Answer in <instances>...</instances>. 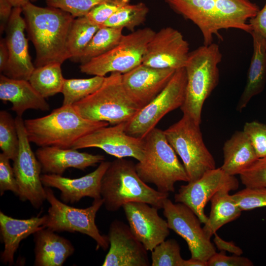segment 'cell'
<instances>
[{"label": "cell", "mask_w": 266, "mask_h": 266, "mask_svg": "<svg viewBox=\"0 0 266 266\" xmlns=\"http://www.w3.org/2000/svg\"><path fill=\"white\" fill-rule=\"evenodd\" d=\"M175 13L192 22L200 31L203 45L213 43V36L223 40V29H235L250 34L247 21L255 16L260 8L251 0H164Z\"/></svg>", "instance_id": "6da1fadb"}, {"label": "cell", "mask_w": 266, "mask_h": 266, "mask_svg": "<svg viewBox=\"0 0 266 266\" xmlns=\"http://www.w3.org/2000/svg\"><path fill=\"white\" fill-rule=\"evenodd\" d=\"M29 39L35 48V67L70 59L67 40L74 19L61 9L29 2L22 7Z\"/></svg>", "instance_id": "7a4b0ae2"}, {"label": "cell", "mask_w": 266, "mask_h": 266, "mask_svg": "<svg viewBox=\"0 0 266 266\" xmlns=\"http://www.w3.org/2000/svg\"><path fill=\"white\" fill-rule=\"evenodd\" d=\"M100 196L106 209L116 211L131 202L147 203L162 209L169 193L149 186L138 176L135 164L124 158L110 162L100 184Z\"/></svg>", "instance_id": "3957f363"}, {"label": "cell", "mask_w": 266, "mask_h": 266, "mask_svg": "<svg viewBox=\"0 0 266 266\" xmlns=\"http://www.w3.org/2000/svg\"><path fill=\"white\" fill-rule=\"evenodd\" d=\"M24 125L30 142L39 147L70 148L82 137L109 123L86 119L72 105H62L47 115L25 120Z\"/></svg>", "instance_id": "277c9868"}, {"label": "cell", "mask_w": 266, "mask_h": 266, "mask_svg": "<svg viewBox=\"0 0 266 266\" xmlns=\"http://www.w3.org/2000/svg\"><path fill=\"white\" fill-rule=\"evenodd\" d=\"M222 59L219 46L214 43L189 53L184 67L187 75L185 100L180 108L183 114L199 125L203 104L218 84V65Z\"/></svg>", "instance_id": "5b68a950"}, {"label": "cell", "mask_w": 266, "mask_h": 266, "mask_svg": "<svg viewBox=\"0 0 266 266\" xmlns=\"http://www.w3.org/2000/svg\"><path fill=\"white\" fill-rule=\"evenodd\" d=\"M142 159L135 164L139 177L146 183L154 184L160 192H174L178 181L189 179L183 164L168 142L164 131L156 127L143 138Z\"/></svg>", "instance_id": "8992f818"}, {"label": "cell", "mask_w": 266, "mask_h": 266, "mask_svg": "<svg viewBox=\"0 0 266 266\" xmlns=\"http://www.w3.org/2000/svg\"><path fill=\"white\" fill-rule=\"evenodd\" d=\"M122 76L119 72L105 76L97 90L72 105L75 110L86 119L111 125L129 121L140 108L126 92Z\"/></svg>", "instance_id": "52a82bcc"}, {"label": "cell", "mask_w": 266, "mask_h": 266, "mask_svg": "<svg viewBox=\"0 0 266 266\" xmlns=\"http://www.w3.org/2000/svg\"><path fill=\"white\" fill-rule=\"evenodd\" d=\"M164 131L183 162L189 182L199 179L206 171L216 168L214 159L203 141L200 125L189 116L183 114L178 121Z\"/></svg>", "instance_id": "ba28073f"}, {"label": "cell", "mask_w": 266, "mask_h": 266, "mask_svg": "<svg viewBox=\"0 0 266 266\" xmlns=\"http://www.w3.org/2000/svg\"><path fill=\"white\" fill-rule=\"evenodd\" d=\"M155 32L144 28L123 35L119 43L104 54L81 64V72L105 76L108 73H126L142 64L147 45Z\"/></svg>", "instance_id": "9c48e42d"}, {"label": "cell", "mask_w": 266, "mask_h": 266, "mask_svg": "<svg viewBox=\"0 0 266 266\" xmlns=\"http://www.w3.org/2000/svg\"><path fill=\"white\" fill-rule=\"evenodd\" d=\"M45 188L46 200L50 204L45 228L55 232H78L86 234L95 240L97 249L107 250L109 244L108 237L100 233L95 223L97 213L103 204L102 198L95 199L87 208H76L57 199L50 187Z\"/></svg>", "instance_id": "30bf717a"}, {"label": "cell", "mask_w": 266, "mask_h": 266, "mask_svg": "<svg viewBox=\"0 0 266 266\" xmlns=\"http://www.w3.org/2000/svg\"><path fill=\"white\" fill-rule=\"evenodd\" d=\"M186 84L185 67L176 69L163 91L126 122V133L143 139L164 116L182 105L185 100Z\"/></svg>", "instance_id": "8fae6325"}, {"label": "cell", "mask_w": 266, "mask_h": 266, "mask_svg": "<svg viewBox=\"0 0 266 266\" xmlns=\"http://www.w3.org/2000/svg\"><path fill=\"white\" fill-rule=\"evenodd\" d=\"M15 121L19 145L13 168L19 188L18 197L38 209L46 200L45 188L41 180V165L31 147L22 117L17 116Z\"/></svg>", "instance_id": "7c38bea8"}, {"label": "cell", "mask_w": 266, "mask_h": 266, "mask_svg": "<svg viewBox=\"0 0 266 266\" xmlns=\"http://www.w3.org/2000/svg\"><path fill=\"white\" fill-rule=\"evenodd\" d=\"M162 209L169 229L187 242L191 258L207 262L216 252L199 218L189 207L182 203H174L167 198Z\"/></svg>", "instance_id": "4fadbf2b"}, {"label": "cell", "mask_w": 266, "mask_h": 266, "mask_svg": "<svg viewBox=\"0 0 266 266\" xmlns=\"http://www.w3.org/2000/svg\"><path fill=\"white\" fill-rule=\"evenodd\" d=\"M188 183L181 186L174 195L175 202L189 207L203 224L208 219L204 208L212 197L222 189L234 191L239 186L235 176L227 174L221 167L209 170L199 179Z\"/></svg>", "instance_id": "5bb4252c"}, {"label": "cell", "mask_w": 266, "mask_h": 266, "mask_svg": "<svg viewBox=\"0 0 266 266\" xmlns=\"http://www.w3.org/2000/svg\"><path fill=\"white\" fill-rule=\"evenodd\" d=\"M126 122L105 126L82 137L72 148H98L117 158L132 157L140 161L144 152V140L128 134Z\"/></svg>", "instance_id": "9a60e30c"}, {"label": "cell", "mask_w": 266, "mask_h": 266, "mask_svg": "<svg viewBox=\"0 0 266 266\" xmlns=\"http://www.w3.org/2000/svg\"><path fill=\"white\" fill-rule=\"evenodd\" d=\"M189 44L177 30L166 27L155 32L149 42L142 64L155 68L177 69L184 67Z\"/></svg>", "instance_id": "2e32d148"}, {"label": "cell", "mask_w": 266, "mask_h": 266, "mask_svg": "<svg viewBox=\"0 0 266 266\" xmlns=\"http://www.w3.org/2000/svg\"><path fill=\"white\" fill-rule=\"evenodd\" d=\"M21 7H13L5 29V39L9 52V60L5 70L1 74L16 79L29 80L35 68L29 52L28 39Z\"/></svg>", "instance_id": "e0dca14e"}, {"label": "cell", "mask_w": 266, "mask_h": 266, "mask_svg": "<svg viewBox=\"0 0 266 266\" xmlns=\"http://www.w3.org/2000/svg\"><path fill=\"white\" fill-rule=\"evenodd\" d=\"M131 232L148 251H152L169 234L167 222L161 217L158 209L141 202L123 206Z\"/></svg>", "instance_id": "ac0fdd59"}, {"label": "cell", "mask_w": 266, "mask_h": 266, "mask_svg": "<svg viewBox=\"0 0 266 266\" xmlns=\"http://www.w3.org/2000/svg\"><path fill=\"white\" fill-rule=\"evenodd\" d=\"M110 248L102 266H149L147 250L134 236L130 227L116 220L107 235Z\"/></svg>", "instance_id": "d6986e66"}, {"label": "cell", "mask_w": 266, "mask_h": 266, "mask_svg": "<svg viewBox=\"0 0 266 266\" xmlns=\"http://www.w3.org/2000/svg\"><path fill=\"white\" fill-rule=\"evenodd\" d=\"M175 70L141 64L122 74L123 85L129 97L141 109L163 91Z\"/></svg>", "instance_id": "ffe728a7"}, {"label": "cell", "mask_w": 266, "mask_h": 266, "mask_svg": "<svg viewBox=\"0 0 266 266\" xmlns=\"http://www.w3.org/2000/svg\"><path fill=\"white\" fill-rule=\"evenodd\" d=\"M110 163L103 161L94 171L79 178L71 179L60 175L44 173L41 175V180L45 187L59 189L61 199L66 203L77 202L85 197L98 199L101 198V181Z\"/></svg>", "instance_id": "44dd1931"}, {"label": "cell", "mask_w": 266, "mask_h": 266, "mask_svg": "<svg viewBox=\"0 0 266 266\" xmlns=\"http://www.w3.org/2000/svg\"><path fill=\"white\" fill-rule=\"evenodd\" d=\"M42 171L62 175L68 168L84 170L104 161V156L81 152L77 149L54 146L40 147L35 151Z\"/></svg>", "instance_id": "7402d4cb"}, {"label": "cell", "mask_w": 266, "mask_h": 266, "mask_svg": "<svg viewBox=\"0 0 266 266\" xmlns=\"http://www.w3.org/2000/svg\"><path fill=\"white\" fill-rule=\"evenodd\" d=\"M0 99L12 103L11 109L22 117L28 109L48 111L50 105L31 84L29 80L0 75Z\"/></svg>", "instance_id": "603a6c76"}, {"label": "cell", "mask_w": 266, "mask_h": 266, "mask_svg": "<svg viewBox=\"0 0 266 266\" xmlns=\"http://www.w3.org/2000/svg\"><path fill=\"white\" fill-rule=\"evenodd\" d=\"M46 214L33 217L27 219H19L0 212V231L4 250L1 255V261L5 264L12 265L14 254L20 242L37 231L45 228Z\"/></svg>", "instance_id": "cb8c5ba5"}, {"label": "cell", "mask_w": 266, "mask_h": 266, "mask_svg": "<svg viewBox=\"0 0 266 266\" xmlns=\"http://www.w3.org/2000/svg\"><path fill=\"white\" fill-rule=\"evenodd\" d=\"M33 234L34 266H61L74 253L70 241L50 229L43 228Z\"/></svg>", "instance_id": "d4e9b609"}, {"label": "cell", "mask_w": 266, "mask_h": 266, "mask_svg": "<svg viewBox=\"0 0 266 266\" xmlns=\"http://www.w3.org/2000/svg\"><path fill=\"white\" fill-rule=\"evenodd\" d=\"M253 52L247 73L246 84L237 104L241 112L254 96L261 93L266 83V39L252 31Z\"/></svg>", "instance_id": "484cf974"}, {"label": "cell", "mask_w": 266, "mask_h": 266, "mask_svg": "<svg viewBox=\"0 0 266 266\" xmlns=\"http://www.w3.org/2000/svg\"><path fill=\"white\" fill-rule=\"evenodd\" d=\"M223 151L221 168L230 175H239L258 159L249 137L243 131L235 132L226 141Z\"/></svg>", "instance_id": "4316f807"}, {"label": "cell", "mask_w": 266, "mask_h": 266, "mask_svg": "<svg viewBox=\"0 0 266 266\" xmlns=\"http://www.w3.org/2000/svg\"><path fill=\"white\" fill-rule=\"evenodd\" d=\"M230 191L222 189L216 193L211 199V210L203 230L206 236L211 238L224 225L233 221L241 215L242 211Z\"/></svg>", "instance_id": "83f0119b"}, {"label": "cell", "mask_w": 266, "mask_h": 266, "mask_svg": "<svg viewBox=\"0 0 266 266\" xmlns=\"http://www.w3.org/2000/svg\"><path fill=\"white\" fill-rule=\"evenodd\" d=\"M62 64L53 63L35 67L29 81L45 99L61 93L65 79Z\"/></svg>", "instance_id": "f1b7e54d"}, {"label": "cell", "mask_w": 266, "mask_h": 266, "mask_svg": "<svg viewBox=\"0 0 266 266\" xmlns=\"http://www.w3.org/2000/svg\"><path fill=\"white\" fill-rule=\"evenodd\" d=\"M123 28L101 27L84 49L78 62L81 64L101 56L115 47L123 36Z\"/></svg>", "instance_id": "f546056e"}, {"label": "cell", "mask_w": 266, "mask_h": 266, "mask_svg": "<svg viewBox=\"0 0 266 266\" xmlns=\"http://www.w3.org/2000/svg\"><path fill=\"white\" fill-rule=\"evenodd\" d=\"M100 27L85 16L75 18L70 26L67 40L70 59L78 62L84 49Z\"/></svg>", "instance_id": "4dcf8cb0"}, {"label": "cell", "mask_w": 266, "mask_h": 266, "mask_svg": "<svg viewBox=\"0 0 266 266\" xmlns=\"http://www.w3.org/2000/svg\"><path fill=\"white\" fill-rule=\"evenodd\" d=\"M145 3H127L121 7L102 27L126 28L132 32L143 24L149 12Z\"/></svg>", "instance_id": "1f68e13d"}, {"label": "cell", "mask_w": 266, "mask_h": 266, "mask_svg": "<svg viewBox=\"0 0 266 266\" xmlns=\"http://www.w3.org/2000/svg\"><path fill=\"white\" fill-rule=\"evenodd\" d=\"M105 76H94L89 78L65 79L61 93L63 104L72 105L97 90L102 85Z\"/></svg>", "instance_id": "d6a6232c"}, {"label": "cell", "mask_w": 266, "mask_h": 266, "mask_svg": "<svg viewBox=\"0 0 266 266\" xmlns=\"http://www.w3.org/2000/svg\"><path fill=\"white\" fill-rule=\"evenodd\" d=\"M19 145V137L15 121L7 111H0V148L10 160L16 158Z\"/></svg>", "instance_id": "836d02e7"}, {"label": "cell", "mask_w": 266, "mask_h": 266, "mask_svg": "<svg viewBox=\"0 0 266 266\" xmlns=\"http://www.w3.org/2000/svg\"><path fill=\"white\" fill-rule=\"evenodd\" d=\"M151 252L152 266H183L180 247L174 239L162 241Z\"/></svg>", "instance_id": "e575fe53"}, {"label": "cell", "mask_w": 266, "mask_h": 266, "mask_svg": "<svg viewBox=\"0 0 266 266\" xmlns=\"http://www.w3.org/2000/svg\"><path fill=\"white\" fill-rule=\"evenodd\" d=\"M48 6L65 11L74 18L85 16L94 7L105 2L129 3L130 0H45Z\"/></svg>", "instance_id": "d590c367"}, {"label": "cell", "mask_w": 266, "mask_h": 266, "mask_svg": "<svg viewBox=\"0 0 266 266\" xmlns=\"http://www.w3.org/2000/svg\"><path fill=\"white\" fill-rule=\"evenodd\" d=\"M232 196L242 211L266 207V187H245Z\"/></svg>", "instance_id": "8d00e7d4"}, {"label": "cell", "mask_w": 266, "mask_h": 266, "mask_svg": "<svg viewBox=\"0 0 266 266\" xmlns=\"http://www.w3.org/2000/svg\"><path fill=\"white\" fill-rule=\"evenodd\" d=\"M239 176L246 188L266 187V156L258 158Z\"/></svg>", "instance_id": "74e56055"}, {"label": "cell", "mask_w": 266, "mask_h": 266, "mask_svg": "<svg viewBox=\"0 0 266 266\" xmlns=\"http://www.w3.org/2000/svg\"><path fill=\"white\" fill-rule=\"evenodd\" d=\"M243 131L249 137L258 158L266 156V125L254 121L245 123Z\"/></svg>", "instance_id": "f35d334b"}, {"label": "cell", "mask_w": 266, "mask_h": 266, "mask_svg": "<svg viewBox=\"0 0 266 266\" xmlns=\"http://www.w3.org/2000/svg\"><path fill=\"white\" fill-rule=\"evenodd\" d=\"M10 159L3 153L0 154V194L10 191L18 196L19 191L13 167Z\"/></svg>", "instance_id": "ab89813d"}, {"label": "cell", "mask_w": 266, "mask_h": 266, "mask_svg": "<svg viewBox=\"0 0 266 266\" xmlns=\"http://www.w3.org/2000/svg\"><path fill=\"white\" fill-rule=\"evenodd\" d=\"M127 3H103L94 7L87 14L85 17L92 24L100 28L121 7Z\"/></svg>", "instance_id": "60d3db41"}, {"label": "cell", "mask_w": 266, "mask_h": 266, "mask_svg": "<svg viewBox=\"0 0 266 266\" xmlns=\"http://www.w3.org/2000/svg\"><path fill=\"white\" fill-rule=\"evenodd\" d=\"M207 266H252L253 262L246 257L226 255L225 251L216 252L207 261Z\"/></svg>", "instance_id": "b9f144b4"}, {"label": "cell", "mask_w": 266, "mask_h": 266, "mask_svg": "<svg viewBox=\"0 0 266 266\" xmlns=\"http://www.w3.org/2000/svg\"><path fill=\"white\" fill-rule=\"evenodd\" d=\"M252 31L255 32L266 39V2L257 15L249 20Z\"/></svg>", "instance_id": "7bdbcfd3"}, {"label": "cell", "mask_w": 266, "mask_h": 266, "mask_svg": "<svg viewBox=\"0 0 266 266\" xmlns=\"http://www.w3.org/2000/svg\"><path fill=\"white\" fill-rule=\"evenodd\" d=\"M13 6L8 0H0V33L5 31Z\"/></svg>", "instance_id": "ee69618b"}, {"label": "cell", "mask_w": 266, "mask_h": 266, "mask_svg": "<svg viewBox=\"0 0 266 266\" xmlns=\"http://www.w3.org/2000/svg\"><path fill=\"white\" fill-rule=\"evenodd\" d=\"M214 235L213 241L218 249L222 251H228L236 255H241L243 254L242 250L235 245L233 241L229 242L223 240L216 233Z\"/></svg>", "instance_id": "f6af8a7d"}, {"label": "cell", "mask_w": 266, "mask_h": 266, "mask_svg": "<svg viewBox=\"0 0 266 266\" xmlns=\"http://www.w3.org/2000/svg\"><path fill=\"white\" fill-rule=\"evenodd\" d=\"M9 60V52L5 38L0 40V71L2 73L5 69Z\"/></svg>", "instance_id": "bcb514c9"}, {"label": "cell", "mask_w": 266, "mask_h": 266, "mask_svg": "<svg viewBox=\"0 0 266 266\" xmlns=\"http://www.w3.org/2000/svg\"><path fill=\"white\" fill-rule=\"evenodd\" d=\"M183 266H207V262L191 258L189 260H184Z\"/></svg>", "instance_id": "7dc6e473"}, {"label": "cell", "mask_w": 266, "mask_h": 266, "mask_svg": "<svg viewBox=\"0 0 266 266\" xmlns=\"http://www.w3.org/2000/svg\"><path fill=\"white\" fill-rule=\"evenodd\" d=\"M13 7H22L31 1L30 0H8Z\"/></svg>", "instance_id": "c3c4849f"}, {"label": "cell", "mask_w": 266, "mask_h": 266, "mask_svg": "<svg viewBox=\"0 0 266 266\" xmlns=\"http://www.w3.org/2000/svg\"><path fill=\"white\" fill-rule=\"evenodd\" d=\"M37 0H30V1L32 2H35L36 1H37Z\"/></svg>", "instance_id": "681fc988"}]
</instances>
